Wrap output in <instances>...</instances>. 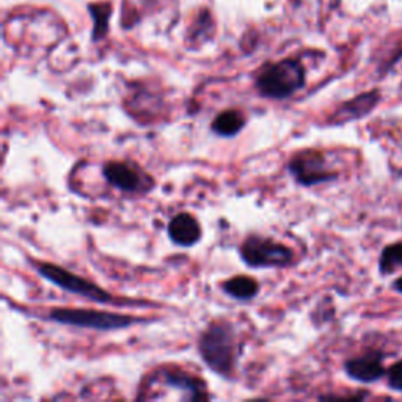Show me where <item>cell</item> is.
Masks as SVG:
<instances>
[{"instance_id":"10","label":"cell","mask_w":402,"mask_h":402,"mask_svg":"<svg viewBox=\"0 0 402 402\" xmlns=\"http://www.w3.org/2000/svg\"><path fill=\"white\" fill-rule=\"evenodd\" d=\"M379 100H381V95H379V92H376V90L374 92H368V93L356 96L354 97V100L339 105L337 112L332 115L330 123L344 125V123H349V121L365 118L376 109Z\"/></svg>"},{"instance_id":"14","label":"cell","mask_w":402,"mask_h":402,"mask_svg":"<svg viewBox=\"0 0 402 402\" xmlns=\"http://www.w3.org/2000/svg\"><path fill=\"white\" fill-rule=\"evenodd\" d=\"M401 268H402V242L385 247L381 253V260H379L381 274L388 275Z\"/></svg>"},{"instance_id":"2","label":"cell","mask_w":402,"mask_h":402,"mask_svg":"<svg viewBox=\"0 0 402 402\" xmlns=\"http://www.w3.org/2000/svg\"><path fill=\"white\" fill-rule=\"evenodd\" d=\"M307 73L299 60L286 58L264 66L256 78V90L263 97L283 101L305 87Z\"/></svg>"},{"instance_id":"8","label":"cell","mask_w":402,"mask_h":402,"mask_svg":"<svg viewBox=\"0 0 402 402\" xmlns=\"http://www.w3.org/2000/svg\"><path fill=\"white\" fill-rule=\"evenodd\" d=\"M157 381L166 384L176 388L179 391H184L187 399H208L206 386L203 381H199L195 376L186 373V371L179 368H161L153 376Z\"/></svg>"},{"instance_id":"5","label":"cell","mask_w":402,"mask_h":402,"mask_svg":"<svg viewBox=\"0 0 402 402\" xmlns=\"http://www.w3.org/2000/svg\"><path fill=\"white\" fill-rule=\"evenodd\" d=\"M240 258L250 268H287L294 261L292 248L261 236H248L239 248Z\"/></svg>"},{"instance_id":"6","label":"cell","mask_w":402,"mask_h":402,"mask_svg":"<svg viewBox=\"0 0 402 402\" xmlns=\"http://www.w3.org/2000/svg\"><path fill=\"white\" fill-rule=\"evenodd\" d=\"M287 171L299 184L311 187L335 181V171L329 170L325 156L317 149H303L287 161Z\"/></svg>"},{"instance_id":"16","label":"cell","mask_w":402,"mask_h":402,"mask_svg":"<svg viewBox=\"0 0 402 402\" xmlns=\"http://www.w3.org/2000/svg\"><path fill=\"white\" fill-rule=\"evenodd\" d=\"M386 377H388V385L393 390L402 391V360L394 363V365L386 371Z\"/></svg>"},{"instance_id":"17","label":"cell","mask_w":402,"mask_h":402,"mask_svg":"<svg viewBox=\"0 0 402 402\" xmlns=\"http://www.w3.org/2000/svg\"><path fill=\"white\" fill-rule=\"evenodd\" d=\"M393 287H394V290H396L398 292H401V294H402V277H401V278H398L396 282H394Z\"/></svg>"},{"instance_id":"11","label":"cell","mask_w":402,"mask_h":402,"mask_svg":"<svg viewBox=\"0 0 402 402\" xmlns=\"http://www.w3.org/2000/svg\"><path fill=\"white\" fill-rule=\"evenodd\" d=\"M169 236L173 244L179 247H192L199 244L201 239V226L192 214L189 212H181L174 216L169 223Z\"/></svg>"},{"instance_id":"9","label":"cell","mask_w":402,"mask_h":402,"mask_svg":"<svg viewBox=\"0 0 402 402\" xmlns=\"http://www.w3.org/2000/svg\"><path fill=\"white\" fill-rule=\"evenodd\" d=\"M384 355L381 352H369L366 355L355 356L346 361V374L356 382L371 384L377 382L386 374V369L382 365Z\"/></svg>"},{"instance_id":"12","label":"cell","mask_w":402,"mask_h":402,"mask_svg":"<svg viewBox=\"0 0 402 402\" xmlns=\"http://www.w3.org/2000/svg\"><path fill=\"white\" fill-rule=\"evenodd\" d=\"M247 125V117L240 110L236 109H228L220 112L218 115L214 118L211 125V131L220 135V137H234L238 135L242 129Z\"/></svg>"},{"instance_id":"1","label":"cell","mask_w":402,"mask_h":402,"mask_svg":"<svg viewBox=\"0 0 402 402\" xmlns=\"http://www.w3.org/2000/svg\"><path fill=\"white\" fill-rule=\"evenodd\" d=\"M199 351L209 369L223 379H231L236 369L239 346L234 327L230 322H212L201 333Z\"/></svg>"},{"instance_id":"4","label":"cell","mask_w":402,"mask_h":402,"mask_svg":"<svg viewBox=\"0 0 402 402\" xmlns=\"http://www.w3.org/2000/svg\"><path fill=\"white\" fill-rule=\"evenodd\" d=\"M33 268L43 278H46L52 285L62 287L66 292L80 295V297H85L97 303H115V297L105 291L104 287L90 282V280L75 275L57 264L33 263Z\"/></svg>"},{"instance_id":"13","label":"cell","mask_w":402,"mask_h":402,"mask_svg":"<svg viewBox=\"0 0 402 402\" xmlns=\"http://www.w3.org/2000/svg\"><path fill=\"white\" fill-rule=\"evenodd\" d=\"M223 291L234 300H252L260 292V283L248 275H236L223 283Z\"/></svg>"},{"instance_id":"3","label":"cell","mask_w":402,"mask_h":402,"mask_svg":"<svg viewBox=\"0 0 402 402\" xmlns=\"http://www.w3.org/2000/svg\"><path fill=\"white\" fill-rule=\"evenodd\" d=\"M48 319L57 324L100 332L123 330L137 322V319L132 316L83 308H54L48 313Z\"/></svg>"},{"instance_id":"7","label":"cell","mask_w":402,"mask_h":402,"mask_svg":"<svg viewBox=\"0 0 402 402\" xmlns=\"http://www.w3.org/2000/svg\"><path fill=\"white\" fill-rule=\"evenodd\" d=\"M102 174L109 184L127 194L148 192L154 186V181L148 174L126 162H107L102 166Z\"/></svg>"},{"instance_id":"15","label":"cell","mask_w":402,"mask_h":402,"mask_svg":"<svg viewBox=\"0 0 402 402\" xmlns=\"http://www.w3.org/2000/svg\"><path fill=\"white\" fill-rule=\"evenodd\" d=\"M90 13L95 19V30H93V41L102 40L109 30V18L112 14L110 5H90Z\"/></svg>"}]
</instances>
